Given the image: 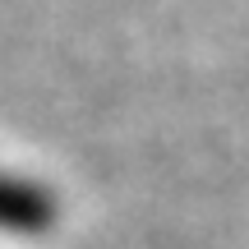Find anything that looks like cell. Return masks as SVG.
<instances>
[{
  "instance_id": "obj_1",
  "label": "cell",
  "mask_w": 249,
  "mask_h": 249,
  "mask_svg": "<svg viewBox=\"0 0 249 249\" xmlns=\"http://www.w3.org/2000/svg\"><path fill=\"white\" fill-rule=\"evenodd\" d=\"M55 222V198L37 189L33 180H18L0 171V231L9 235H42Z\"/></svg>"
}]
</instances>
